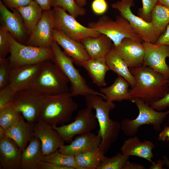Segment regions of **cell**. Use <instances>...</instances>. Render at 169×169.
Masks as SVG:
<instances>
[{"mask_svg":"<svg viewBox=\"0 0 169 169\" xmlns=\"http://www.w3.org/2000/svg\"><path fill=\"white\" fill-rule=\"evenodd\" d=\"M15 8L21 14L25 29L30 36L40 19L42 10L34 0L26 6L18 7Z\"/></svg>","mask_w":169,"mask_h":169,"instance_id":"f1b7e54d","label":"cell"},{"mask_svg":"<svg viewBox=\"0 0 169 169\" xmlns=\"http://www.w3.org/2000/svg\"><path fill=\"white\" fill-rule=\"evenodd\" d=\"M34 124L27 122L21 114L15 124L6 131V135L13 139L23 151L34 136Z\"/></svg>","mask_w":169,"mask_h":169,"instance_id":"cb8c5ba5","label":"cell"},{"mask_svg":"<svg viewBox=\"0 0 169 169\" xmlns=\"http://www.w3.org/2000/svg\"><path fill=\"white\" fill-rule=\"evenodd\" d=\"M108 37L115 47L118 45L125 38H132L141 42L142 40L135 32L129 22L120 14L113 20L103 15L96 22H91L88 26Z\"/></svg>","mask_w":169,"mask_h":169,"instance_id":"52a82bcc","label":"cell"},{"mask_svg":"<svg viewBox=\"0 0 169 169\" xmlns=\"http://www.w3.org/2000/svg\"><path fill=\"white\" fill-rule=\"evenodd\" d=\"M39 169H72L71 168L58 165L55 163L42 161Z\"/></svg>","mask_w":169,"mask_h":169,"instance_id":"ee69618b","label":"cell"},{"mask_svg":"<svg viewBox=\"0 0 169 169\" xmlns=\"http://www.w3.org/2000/svg\"><path fill=\"white\" fill-rule=\"evenodd\" d=\"M10 69L8 58H0V89L8 84Z\"/></svg>","mask_w":169,"mask_h":169,"instance_id":"74e56055","label":"cell"},{"mask_svg":"<svg viewBox=\"0 0 169 169\" xmlns=\"http://www.w3.org/2000/svg\"><path fill=\"white\" fill-rule=\"evenodd\" d=\"M169 86V78L168 79ZM150 106L156 110L160 111L169 107V92L163 98L151 104Z\"/></svg>","mask_w":169,"mask_h":169,"instance_id":"b9f144b4","label":"cell"},{"mask_svg":"<svg viewBox=\"0 0 169 169\" xmlns=\"http://www.w3.org/2000/svg\"><path fill=\"white\" fill-rule=\"evenodd\" d=\"M10 33L4 26L0 27V58L5 59L10 53L11 42Z\"/></svg>","mask_w":169,"mask_h":169,"instance_id":"d590c367","label":"cell"},{"mask_svg":"<svg viewBox=\"0 0 169 169\" xmlns=\"http://www.w3.org/2000/svg\"><path fill=\"white\" fill-rule=\"evenodd\" d=\"M52 9L55 20L54 29L62 31L71 39L80 42L86 37H97L100 34L95 29L82 25L62 8L55 7Z\"/></svg>","mask_w":169,"mask_h":169,"instance_id":"30bf717a","label":"cell"},{"mask_svg":"<svg viewBox=\"0 0 169 169\" xmlns=\"http://www.w3.org/2000/svg\"><path fill=\"white\" fill-rule=\"evenodd\" d=\"M46 95L34 89L28 88L17 91L13 105L27 122L34 124L39 120Z\"/></svg>","mask_w":169,"mask_h":169,"instance_id":"9c48e42d","label":"cell"},{"mask_svg":"<svg viewBox=\"0 0 169 169\" xmlns=\"http://www.w3.org/2000/svg\"><path fill=\"white\" fill-rule=\"evenodd\" d=\"M51 7H61L76 18L86 14V10L83 7H79L75 0H52Z\"/></svg>","mask_w":169,"mask_h":169,"instance_id":"e575fe53","label":"cell"},{"mask_svg":"<svg viewBox=\"0 0 169 169\" xmlns=\"http://www.w3.org/2000/svg\"><path fill=\"white\" fill-rule=\"evenodd\" d=\"M54 40L61 46L64 52L76 64L83 67L90 59L81 42L71 39L62 31L54 29L52 32Z\"/></svg>","mask_w":169,"mask_h":169,"instance_id":"9a60e30c","label":"cell"},{"mask_svg":"<svg viewBox=\"0 0 169 169\" xmlns=\"http://www.w3.org/2000/svg\"><path fill=\"white\" fill-rule=\"evenodd\" d=\"M158 140L162 141H169V126H166L159 134Z\"/></svg>","mask_w":169,"mask_h":169,"instance_id":"bcb514c9","label":"cell"},{"mask_svg":"<svg viewBox=\"0 0 169 169\" xmlns=\"http://www.w3.org/2000/svg\"><path fill=\"white\" fill-rule=\"evenodd\" d=\"M21 114L12 103L0 109V126L7 131L15 124Z\"/></svg>","mask_w":169,"mask_h":169,"instance_id":"d6a6232c","label":"cell"},{"mask_svg":"<svg viewBox=\"0 0 169 169\" xmlns=\"http://www.w3.org/2000/svg\"><path fill=\"white\" fill-rule=\"evenodd\" d=\"M157 3L169 8V0H158Z\"/></svg>","mask_w":169,"mask_h":169,"instance_id":"f907efd6","label":"cell"},{"mask_svg":"<svg viewBox=\"0 0 169 169\" xmlns=\"http://www.w3.org/2000/svg\"><path fill=\"white\" fill-rule=\"evenodd\" d=\"M155 145L151 141L144 140L141 141L137 136L130 137L125 141L120 150L121 153L127 156H135L153 161L152 150Z\"/></svg>","mask_w":169,"mask_h":169,"instance_id":"7402d4cb","label":"cell"},{"mask_svg":"<svg viewBox=\"0 0 169 169\" xmlns=\"http://www.w3.org/2000/svg\"><path fill=\"white\" fill-rule=\"evenodd\" d=\"M129 158V156L122 153L111 157L104 155L97 169H123Z\"/></svg>","mask_w":169,"mask_h":169,"instance_id":"836d02e7","label":"cell"},{"mask_svg":"<svg viewBox=\"0 0 169 169\" xmlns=\"http://www.w3.org/2000/svg\"><path fill=\"white\" fill-rule=\"evenodd\" d=\"M131 101L136 104L139 113L134 119L125 118L121 120L120 123L121 130L125 135L135 136L140 127L145 125H151L156 131L161 130V125L169 114V110L164 112L156 110L141 99L137 98H132Z\"/></svg>","mask_w":169,"mask_h":169,"instance_id":"8992f818","label":"cell"},{"mask_svg":"<svg viewBox=\"0 0 169 169\" xmlns=\"http://www.w3.org/2000/svg\"><path fill=\"white\" fill-rule=\"evenodd\" d=\"M104 99L96 95L85 96L86 106L95 111V117L99 126L98 135L101 139L99 149L103 155L117 140L121 130L120 123L110 119L109 117L110 111L115 107V104Z\"/></svg>","mask_w":169,"mask_h":169,"instance_id":"7a4b0ae2","label":"cell"},{"mask_svg":"<svg viewBox=\"0 0 169 169\" xmlns=\"http://www.w3.org/2000/svg\"><path fill=\"white\" fill-rule=\"evenodd\" d=\"M151 163V165L149 167L150 169H161L164 165L163 160H158L156 162L153 161Z\"/></svg>","mask_w":169,"mask_h":169,"instance_id":"c3c4849f","label":"cell"},{"mask_svg":"<svg viewBox=\"0 0 169 169\" xmlns=\"http://www.w3.org/2000/svg\"><path fill=\"white\" fill-rule=\"evenodd\" d=\"M12 11L13 12L9 11L0 0L1 25L7 28L17 41L23 43L26 40V36L29 35L25 29L22 18L19 11L16 8Z\"/></svg>","mask_w":169,"mask_h":169,"instance_id":"d6986e66","label":"cell"},{"mask_svg":"<svg viewBox=\"0 0 169 169\" xmlns=\"http://www.w3.org/2000/svg\"><path fill=\"white\" fill-rule=\"evenodd\" d=\"M142 44L145 52L143 65L159 72L168 79L169 66L166 59L169 58V45L144 41Z\"/></svg>","mask_w":169,"mask_h":169,"instance_id":"5bb4252c","label":"cell"},{"mask_svg":"<svg viewBox=\"0 0 169 169\" xmlns=\"http://www.w3.org/2000/svg\"><path fill=\"white\" fill-rule=\"evenodd\" d=\"M130 85L125 79L118 76L112 85L107 87H101L100 92L105 95V100L108 101L131 100L132 97L128 89Z\"/></svg>","mask_w":169,"mask_h":169,"instance_id":"484cf974","label":"cell"},{"mask_svg":"<svg viewBox=\"0 0 169 169\" xmlns=\"http://www.w3.org/2000/svg\"><path fill=\"white\" fill-rule=\"evenodd\" d=\"M146 168L142 165L131 162L128 160L125 165L123 169H145Z\"/></svg>","mask_w":169,"mask_h":169,"instance_id":"7dc6e473","label":"cell"},{"mask_svg":"<svg viewBox=\"0 0 169 169\" xmlns=\"http://www.w3.org/2000/svg\"><path fill=\"white\" fill-rule=\"evenodd\" d=\"M155 44L169 45V24L164 31L159 36Z\"/></svg>","mask_w":169,"mask_h":169,"instance_id":"7bdbcfd3","label":"cell"},{"mask_svg":"<svg viewBox=\"0 0 169 169\" xmlns=\"http://www.w3.org/2000/svg\"><path fill=\"white\" fill-rule=\"evenodd\" d=\"M163 160L164 162V165H165L167 167H169V160L167 158L166 156H165L164 157Z\"/></svg>","mask_w":169,"mask_h":169,"instance_id":"f5cc1de1","label":"cell"},{"mask_svg":"<svg viewBox=\"0 0 169 169\" xmlns=\"http://www.w3.org/2000/svg\"><path fill=\"white\" fill-rule=\"evenodd\" d=\"M133 5V0H121L112 4L111 7L120 12L142 41L155 44L159 37L151 22L135 15L131 10Z\"/></svg>","mask_w":169,"mask_h":169,"instance_id":"8fae6325","label":"cell"},{"mask_svg":"<svg viewBox=\"0 0 169 169\" xmlns=\"http://www.w3.org/2000/svg\"><path fill=\"white\" fill-rule=\"evenodd\" d=\"M114 48L117 53L130 69L137 68L143 64L145 52L141 42L125 38Z\"/></svg>","mask_w":169,"mask_h":169,"instance_id":"ac0fdd59","label":"cell"},{"mask_svg":"<svg viewBox=\"0 0 169 169\" xmlns=\"http://www.w3.org/2000/svg\"><path fill=\"white\" fill-rule=\"evenodd\" d=\"M130 69L136 80L135 86L129 90L132 98L150 105L169 92L168 79L159 72L143 64Z\"/></svg>","mask_w":169,"mask_h":169,"instance_id":"6da1fadb","label":"cell"},{"mask_svg":"<svg viewBox=\"0 0 169 169\" xmlns=\"http://www.w3.org/2000/svg\"><path fill=\"white\" fill-rule=\"evenodd\" d=\"M92 109L87 106L78 112L71 123L53 127L65 142H71L75 136L91 132L96 128L98 121Z\"/></svg>","mask_w":169,"mask_h":169,"instance_id":"7c38bea8","label":"cell"},{"mask_svg":"<svg viewBox=\"0 0 169 169\" xmlns=\"http://www.w3.org/2000/svg\"><path fill=\"white\" fill-rule=\"evenodd\" d=\"M104 155L99 147L81 152L74 156L81 169H97Z\"/></svg>","mask_w":169,"mask_h":169,"instance_id":"f546056e","label":"cell"},{"mask_svg":"<svg viewBox=\"0 0 169 169\" xmlns=\"http://www.w3.org/2000/svg\"><path fill=\"white\" fill-rule=\"evenodd\" d=\"M93 12L97 15H102L107 11L108 5L105 0H94L91 4Z\"/></svg>","mask_w":169,"mask_h":169,"instance_id":"ab89813d","label":"cell"},{"mask_svg":"<svg viewBox=\"0 0 169 169\" xmlns=\"http://www.w3.org/2000/svg\"><path fill=\"white\" fill-rule=\"evenodd\" d=\"M42 63L10 67L8 85L16 91L29 88L39 73Z\"/></svg>","mask_w":169,"mask_h":169,"instance_id":"e0dca14e","label":"cell"},{"mask_svg":"<svg viewBox=\"0 0 169 169\" xmlns=\"http://www.w3.org/2000/svg\"><path fill=\"white\" fill-rule=\"evenodd\" d=\"M40 6L42 11L51 9L52 0H34Z\"/></svg>","mask_w":169,"mask_h":169,"instance_id":"f6af8a7d","label":"cell"},{"mask_svg":"<svg viewBox=\"0 0 169 169\" xmlns=\"http://www.w3.org/2000/svg\"><path fill=\"white\" fill-rule=\"evenodd\" d=\"M22 151L15 142L6 136L0 139V163L4 169H19Z\"/></svg>","mask_w":169,"mask_h":169,"instance_id":"ffe728a7","label":"cell"},{"mask_svg":"<svg viewBox=\"0 0 169 169\" xmlns=\"http://www.w3.org/2000/svg\"><path fill=\"white\" fill-rule=\"evenodd\" d=\"M16 92L8 85L0 89V109L13 103Z\"/></svg>","mask_w":169,"mask_h":169,"instance_id":"8d00e7d4","label":"cell"},{"mask_svg":"<svg viewBox=\"0 0 169 169\" xmlns=\"http://www.w3.org/2000/svg\"><path fill=\"white\" fill-rule=\"evenodd\" d=\"M34 136L41 142L44 156L52 153L64 145L65 141L58 132L53 126L41 121L34 124Z\"/></svg>","mask_w":169,"mask_h":169,"instance_id":"2e32d148","label":"cell"},{"mask_svg":"<svg viewBox=\"0 0 169 169\" xmlns=\"http://www.w3.org/2000/svg\"><path fill=\"white\" fill-rule=\"evenodd\" d=\"M55 20L53 9L43 10L40 19L33 29L25 45L51 48Z\"/></svg>","mask_w":169,"mask_h":169,"instance_id":"4fadbf2b","label":"cell"},{"mask_svg":"<svg viewBox=\"0 0 169 169\" xmlns=\"http://www.w3.org/2000/svg\"><path fill=\"white\" fill-rule=\"evenodd\" d=\"M7 136L5 130L0 126V139Z\"/></svg>","mask_w":169,"mask_h":169,"instance_id":"816d5d0a","label":"cell"},{"mask_svg":"<svg viewBox=\"0 0 169 169\" xmlns=\"http://www.w3.org/2000/svg\"></svg>","mask_w":169,"mask_h":169,"instance_id":"db71d44e","label":"cell"},{"mask_svg":"<svg viewBox=\"0 0 169 169\" xmlns=\"http://www.w3.org/2000/svg\"><path fill=\"white\" fill-rule=\"evenodd\" d=\"M10 55L8 57L10 67H13L52 61L54 54L52 48L24 45L17 41L10 33Z\"/></svg>","mask_w":169,"mask_h":169,"instance_id":"ba28073f","label":"cell"},{"mask_svg":"<svg viewBox=\"0 0 169 169\" xmlns=\"http://www.w3.org/2000/svg\"><path fill=\"white\" fill-rule=\"evenodd\" d=\"M69 81L59 67L52 61L42 63L40 71L28 88L47 95H55L69 92Z\"/></svg>","mask_w":169,"mask_h":169,"instance_id":"5b68a950","label":"cell"},{"mask_svg":"<svg viewBox=\"0 0 169 169\" xmlns=\"http://www.w3.org/2000/svg\"><path fill=\"white\" fill-rule=\"evenodd\" d=\"M42 161L55 163L72 169H81L77 164L74 156L63 153L58 150L44 156Z\"/></svg>","mask_w":169,"mask_h":169,"instance_id":"1f68e13d","label":"cell"},{"mask_svg":"<svg viewBox=\"0 0 169 169\" xmlns=\"http://www.w3.org/2000/svg\"><path fill=\"white\" fill-rule=\"evenodd\" d=\"M101 141V138L98 134L90 132L79 135L69 144L63 145L58 150L74 156L81 152L99 148Z\"/></svg>","mask_w":169,"mask_h":169,"instance_id":"44dd1931","label":"cell"},{"mask_svg":"<svg viewBox=\"0 0 169 169\" xmlns=\"http://www.w3.org/2000/svg\"><path fill=\"white\" fill-rule=\"evenodd\" d=\"M51 48L54 54L52 61L60 69L68 78L71 84L69 93L72 97L79 95L84 96L96 95L100 96L105 100V95L90 88L79 70L74 65L72 59L62 51L59 45L53 40Z\"/></svg>","mask_w":169,"mask_h":169,"instance_id":"277c9868","label":"cell"},{"mask_svg":"<svg viewBox=\"0 0 169 169\" xmlns=\"http://www.w3.org/2000/svg\"><path fill=\"white\" fill-rule=\"evenodd\" d=\"M110 70H111L126 80L131 88L136 84L135 78L125 61L118 54L114 46L105 57Z\"/></svg>","mask_w":169,"mask_h":169,"instance_id":"83f0119b","label":"cell"},{"mask_svg":"<svg viewBox=\"0 0 169 169\" xmlns=\"http://www.w3.org/2000/svg\"><path fill=\"white\" fill-rule=\"evenodd\" d=\"M4 5L12 10L18 7L26 6L29 5L32 0H1Z\"/></svg>","mask_w":169,"mask_h":169,"instance_id":"60d3db41","label":"cell"},{"mask_svg":"<svg viewBox=\"0 0 169 169\" xmlns=\"http://www.w3.org/2000/svg\"><path fill=\"white\" fill-rule=\"evenodd\" d=\"M80 42L90 59L105 57L114 47L111 40L102 33L97 37H86Z\"/></svg>","mask_w":169,"mask_h":169,"instance_id":"603a6c76","label":"cell"},{"mask_svg":"<svg viewBox=\"0 0 169 169\" xmlns=\"http://www.w3.org/2000/svg\"><path fill=\"white\" fill-rule=\"evenodd\" d=\"M78 108V105L69 92L55 95H46L38 120L52 126L63 124L70 121Z\"/></svg>","mask_w":169,"mask_h":169,"instance_id":"3957f363","label":"cell"},{"mask_svg":"<svg viewBox=\"0 0 169 169\" xmlns=\"http://www.w3.org/2000/svg\"><path fill=\"white\" fill-rule=\"evenodd\" d=\"M142 7L139 11V15L145 21L150 22L151 12L157 3L158 0H142Z\"/></svg>","mask_w":169,"mask_h":169,"instance_id":"f35d334b","label":"cell"},{"mask_svg":"<svg viewBox=\"0 0 169 169\" xmlns=\"http://www.w3.org/2000/svg\"><path fill=\"white\" fill-rule=\"evenodd\" d=\"M151 22L159 37L169 24V8L157 3L151 12Z\"/></svg>","mask_w":169,"mask_h":169,"instance_id":"4dcf8cb0","label":"cell"},{"mask_svg":"<svg viewBox=\"0 0 169 169\" xmlns=\"http://www.w3.org/2000/svg\"><path fill=\"white\" fill-rule=\"evenodd\" d=\"M77 5L79 7H83L87 3V0H75Z\"/></svg>","mask_w":169,"mask_h":169,"instance_id":"681fc988","label":"cell"},{"mask_svg":"<svg viewBox=\"0 0 169 169\" xmlns=\"http://www.w3.org/2000/svg\"><path fill=\"white\" fill-rule=\"evenodd\" d=\"M44 156L41 141L34 136L22 151L20 169H39Z\"/></svg>","mask_w":169,"mask_h":169,"instance_id":"d4e9b609","label":"cell"},{"mask_svg":"<svg viewBox=\"0 0 169 169\" xmlns=\"http://www.w3.org/2000/svg\"><path fill=\"white\" fill-rule=\"evenodd\" d=\"M83 67L87 71L93 82L99 87L106 85L105 76L110 70L105 57L90 59Z\"/></svg>","mask_w":169,"mask_h":169,"instance_id":"4316f807","label":"cell"}]
</instances>
